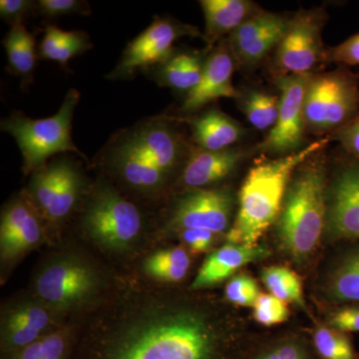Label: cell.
Wrapping results in <instances>:
<instances>
[{
	"label": "cell",
	"instance_id": "1",
	"mask_svg": "<svg viewBox=\"0 0 359 359\" xmlns=\"http://www.w3.org/2000/svg\"><path fill=\"white\" fill-rule=\"evenodd\" d=\"M252 346L237 316L185 299L88 337L74 359H245Z\"/></svg>",
	"mask_w": 359,
	"mask_h": 359
},
{
	"label": "cell",
	"instance_id": "2",
	"mask_svg": "<svg viewBox=\"0 0 359 359\" xmlns=\"http://www.w3.org/2000/svg\"><path fill=\"white\" fill-rule=\"evenodd\" d=\"M328 138L320 139L292 154L259 161L250 168L238 194V209L228 243L257 245L259 238L276 223L285 194L297 169L323 151Z\"/></svg>",
	"mask_w": 359,
	"mask_h": 359
},
{
	"label": "cell",
	"instance_id": "3",
	"mask_svg": "<svg viewBox=\"0 0 359 359\" xmlns=\"http://www.w3.org/2000/svg\"><path fill=\"white\" fill-rule=\"evenodd\" d=\"M321 152L295 171L276 219L280 250L299 264L313 256L325 233L328 181Z\"/></svg>",
	"mask_w": 359,
	"mask_h": 359
},
{
	"label": "cell",
	"instance_id": "4",
	"mask_svg": "<svg viewBox=\"0 0 359 359\" xmlns=\"http://www.w3.org/2000/svg\"><path fill=\"white\" fill-rule=\"evenodd\" d=\"M79 100V92L70 89L60 109L51 117L35 120L21 112H14L1 120V131L11 134L20 148L23 173L32 174L45 166L51 157L65 153H75L87 160L71 137L73 116Z\"/></svg>",
	"mask_w": 359,
	"mask_h": 359
},
{
	"label": "cell",
	"instance_id": "5",
	"mask_svg": "<svg viewBox=\"0 0 359 359\" xmlns=\"http://www.w3.org/2000/svg\"><path fill=\"white\" fill-rule=\"evenodd\" d=\"M358 113V75L344 68L313 75L304 99L306 130L314 134L339 131Z\"/></svg>",
	"mask_w": 359,
	"mask_h": 359
},
{
	"label": "cell",
	"instance_id": "6",
	"mask_svg": "<svg viewBox=\"0 0 359 359\" xmlns=\"http://www.w3.org/2000/svg\"><path fill=\"white\" fill-rule=\"evenodd\" d=\"M85 233L97 244L109 250H124L140 235L143 218L131 201L105 182L89 194L82 214Z\"/></svg>",
	"mask_w": 359,
	"mask_h": 359
},
{
	"label": "cell",
	"instance_id": "7",
	"mask_svg": "<svg viewBox=\"0 0 359 359\" xmlns=\"http://www.w3.org/2000/svg\"><path fill=\"white\" fill-rule=\"evenodd\" d=\"M84 187L83 175L76 163L67 156H57L33 172L25 194L42 219L60 223L76 209Z\"/></svg>",
	"mask_w": 359,
	"mask_h": 359
},
{
	"label": "cell",
	"instance_id": "8",
	"mask_svg": "<svg viewBox=\"0 0 359 359\" xmlns=\"http://www.w3.org/2000/svg\"><path fill=\"white\" fill-rule=\"evenodd\" d=\"M199 30L167 18H155L154 21L130 41L123 51L122 57L108 79H130L137 71H147L171 57L174 43L180 37L198 36Z\"/></svg>",
	"mask_w": 359,
	"mask_h": 359
},
{
	"label": "cell",
	"instance_id": "9",
	"mask_svg": "<svg viewBox=\"0 0 359 359\" xmlns=\"http://www.w3.org/2000/svg\"><path fill=\"white\" fill-rule=\"evenodd\" d=\"M97 287V276L84 262L71 257L47 264L37 276L35 292L47 306L70 309L92 297Z\"/></svg>",
	"mask_w": 359,
	"mask_h": 359
},
{
	"label": "cell",
	"instance_id": "10",
	"mask_svg": "<svg viewBox=\"0 0 359 359\" xmlns=\"http://www.w3.org/2000/svg\"><path fill=\"white\" fill-rule=\"evenodd\" d=\"M313 75H283L280 78L278 121L262 144V150L285 156L301 150L306 131L304 99Z\"/></svg>",
	"mask_w": 359,
	"mask_h": 359
},
{
	"label": "cell",
	"instance_id": "11",
	"mask_svg": "<svg viewBox=\"0 0 359 359\" xmlns=\"http://www.w3.org/2000/svg\"><path fill=\"white\" fill-rule=\"evenodd\" d=\"M325 18L320 11H302L290 20L289 29L278 48L276 62L285 75L313 74L327 59L321 32Z\"/></svg>",
	"mask_w": 359,
	"mask_h": 359
},
{
	"label": "cell",
	"instance_id": "12",
	"mask_svg": "<svg viewBox=\"0 0 359 359\" xmlns=\"http://www.w3.org/2000/svg\"><path fill=\"white\" fill-rule=\"evenodd\" d=\"M233 198L221 189H193L177 200L169 224L175 230L201 229L223 235L230 231Z\"/></svg>",
	"mask_w": 359,
	"mask_h": 359
},
{
	"label": "cell",
	"instance_id": "13",
	"mask_svg": "<svg viewBox=\"0 0 359 359\" xmlns=\"http://www.w3.org/2000/svg\"><path fill=\"white\" fill-rule=\"evenodd\" d=\"M325 236L359 240V160L348 161L327 182Z\"/></svg>",
	"mask_w": 359,
	"mask_h": 359
},
{
	"label": "cell",
	"instance_id": "14",
	"mask_svg": "<svg viewBox=\"0 0 359 359\" xmlns=\"http://www.w3.org/2000/svg\"><path fill=\"white\" fill-rule=\"evenodd\" d=\"M123 134L138 149L142 155L168 177L182 167L190 157L183 137L167 118H152Z\"/></svg>",
	"mask_w": 359,
	"mask_h": 359
},
{
	"label": "cell",
	"instance_id": "15",
	"mask_svg": "<svg viewBox=\"0 0 359 359\" xmlns=\"http://www.w3.org/2000/svg\"><path fill=\"white\" fill-rule=\"evenodd\" d=\"M290 23L280 14L257 11L229 36L233 58L243 66L259 65L269 52L278 48Z\"/></svg>",
	"mask_w": 359,
	"mask_h": 359
},
{
	"label": "cell",
	"instance_id": "16",
	"mask_svg": "<svg viewBox=\"0 0 359 359\" xmlns=\"http://www.w3.org/2000/svg\"><path fill=\"white\" fill-rule=\"evenodd\" d=\"M98 157L108 171L130 188L140 192L160 190L169 178L159 168L149 162L123 132L111 139Z\"/></svg>",
	"mask_w": 359,
	"mask_h": 359
},
{
	"label": "cell",
	"instance_id": "17",
	"mask_svg": "<svg viewBox=\"0 0 359 359\" xmlns=\"http://www.w3.org/2000/svg\"><path fill=\"white\" fill-rule=\"evenodd\" d=\"M41 219L25 193L6 205L0 223L2 261H14L42 242L44 233Z\"/></svg>",
	"mask_w": 359,
	"mask_h": 359
},
{
	"label": "cell",
	"instance_id": "18",
	"mask_svg": "<svg viewBox=\"0 0 359 359\" xmlns=\"http://www.w3.org/2000/svg\"><path fill=\"white\" fill-rule=\"evenodd\" d=\"M235 58L228 40L221 42L205 59L204 70L199 84L187 94L182 104L183 113H193L219 98H238V93L233 85Z\"/></svg>",
	"mask_w": 359,
	"mask_h": 359
},
{
	"label": "cell",
	"instance_id": "19",
	"mask_svg": "<svg viewBox=\"0 0 359 359\" xmlns=\"http://www.w3.org/2000/svg\"><path fill=\"white\" fill-rule=\"evenodd\" d=\"M271 255L263 245L228 244L208 256L194 278L191 290L209 289L235 276L238 269Z\"/></svg>",
	"mask_w": 359,
	"mask_h": 359
},
{
	"label": "cell",
	"instance_id": "20",
	"mask_svg": "<svg viewBox=\"0 0 359 359\" xmlns=\"http://www.w3.org/2000/svg\"><path fill=\"white\" fill-rule=\"evenodd\" d=\"M245 155L244 151L237 148L222 151L195 149L182 170L181 183L189 190L208 189L233 174Z\"/></svg>",
	"mask_w": 359,
	"mask_h": 359
},
{
	"label": "cell",
	"instance_id": "21",
	"mask_svg": "<svg viewBox=\"0 0 359 359\" xmlns=\"http://www.w3.org/2000/svg\"><path fill=\"white\" fill-rule=\"evenodd\" d=\"M51 314L41 304L25 302L7 314L2 327L1 348L4 355L29 346L49 334Z\"/></svg>",
	"mask_w": 359,
	"mask_h": 359
},
{
	"label": "cell",
	"instance_id": "22",
	"mask_svg": "<svg viewBox=\"0 0 359 359\" xmlns=\"http://www.w3.org/2000/svg\"><path fill=\"white\" fill-rule=\"evenodd\" d=\"M200 6L205 16L204 39L211 50L224 35L230 36L259 11L256 4L248 0H201Z\"/></svg>",
	"mask_w": 359,
	"mask_h": 359
},
{
	"label": "cell",
	"instance_id": "23",
	"mask_svg": "<svg viewBox=\"0 0 359 359\" xmlns=\"http://www.w3.org/2000/svg\"><path fill=\"white\" fill-rule=\"evenodd\" d=\"M205 59L197 52L174 51L166 61L148 69V75L160 86L188 94L199 84Z\"/></svg>",
	"mask_w": 359,
	"mask_h": 359
},
{
	"label": "cell",
	"instance_id": "24",
	"mask_svg": "<svg viewBox=\"0 0 359 359\" xmlns=\"http://www.w3.org/2000/svg\"><path fill=\"white\" fill-rule=\"evenodd\" d=\"M191 128L196 145L205 151L231 148L243 135L238 123L219 109H210L194 118Z\"/></svg>",
	"mask_w": 359,
	"mask_h": 359
},
{
	"label": "cell",
	"instance_id": "25",
	"mask_svg": "<svg viewBox=\"0 0 359 359\" xmlns=\"http://www.w3.org/2000/svg\"><path fill=\"white\" fill-rule=\"evenodd\" d=\"M92 48L88 33L82 30L65 32L57 26L49 25L45 28L39 45V58L57 62L66 69L71 59Z\"/></svg>",
	"mask_w": 359,
	"mask_h": 359
},
{
	"label": "cell",
	"instance_id": "26",
	"mask_svg": "<svg viewBox=\"0 0 359 359\" xmlns=\"http://www.w3.org/2000/svg\"><path fill=\"white\" fill-rule=\"evenodd\" d=\"M4 46L8 59V70L20 78L22 85L29 86L39 59L34 35L26 29L23 23L11 26L4 37Z\"/></svg>",
	"mask_w": 359,
	"mask_h": 359
},
{
	"label": "cell",
	"instance_id": "27",
	"mask_svg": "<svg viewBox=\"0 0 359 359\" xmlns=\"http://www.w3.org/2000/svg\"><path fill=\"white\" fill-rule=\"evenodd\" d=\"M325 294L337 304L359 302V250L347 255L325 283Z\"/></svg>",
	"mask_w": 359,
	"mask_h": 359
},
{
	"label": "cell",
	"instance_id": "28",
	"mask_svg": "<svg viewBox=\"0 0 359 359\" xmlns=\"http://www.w3.org/2000/svg\"><path fill=\"white\" fill-rule=\"evenodd\" d=\"M245 359H320L313 344L299 334L278 335L252 344Z\"/></svg>",
	"mask_w": 359,
	"mask_h": 359
},
{
	"label": "cell",
	"instance_id": "29",
	"mask_svg": "<svg viewBox=\"0 0 359 359\" xmlns=\"http://www.w3.org/2000/svg\"><path fill=\"white\" fill-rule=\"evenodd\" d=\"M190 268L191 257L182 247L159 250L144 263V271L149 276L165 283L181 282Z\"/></svg>",
	"mask_w": 359,
	"mask_h": 359
},
{
	"label": "cell",
	"instance_id": "30",
	"mask_svg": "<svg viewBox=\"0 0 359 359\" xmlns=\"http://www.w3.org/2000/svg\"><path fill=\"white\" fill-rule=\"evenodd\" d=\"M261 278L269 294L287 304L306 309L301 278L294 271L287 266H271L262 271Z\"/></svg>",
	"mask_w": 359,
	"mask_h": 359
},
{
	"label": "cell",
	"instance_id": "31",
	"mask_svg": "<svg viewBox=\"0 0 359 359\" xmlns=\"http://www.w3.org/2000/svg\"><path fill=\"white\" fill-rule=\"evenodd\" d=\"M71 339L67 330L45 334L29 346L4 355V359H70Z\"/></svg>",
	"mask_w": 359,
	"mask_h": 359
},
{
	"label": "cell",
	"instance_id": "32",
	"mask_svg": "<svg viewBox=\"0 0 359 359\" xmlns=\"http://www.w3.org/2000/svg\"><path fill=\"white\" fill-rule=\"evenodd\" d=\"M311 344L320 359H356L355 351L348 337L330 325H316Z\"/></svg>",
	"mask_w": 359,
	"mask_h": 359
},
{
	"label": "cell",
	"instance_id": "33",
	"mask_svg": "<svg viewBox=\"0 0 359 359\" xmlns=\"http://www.w3.org/2000/svg\"><path fill=\"white\" fill-rule=\"evenodd\" d=\"M244 111L250 124L257 130L271 129L278 121L280 97L266 92L255 91L243 101Z\"/></svg>",
	"mask_w": 359,
	"mask_h": 359
},
{
	"label": "cell",
	"instance_id": "34",
	"mask_svg": "<svg viewBox=\"0 0 359 359\" xmlns=\"http://www.w3.org/2000/svg\"><path fill=\"white\" fill-rule=\"evenodd\" d=\"M259 294L261 292L257 280L245 273L231 276L224 287L226 302L236 306L254 308Z\"/></svg>",
	"mask_w": 359,
	"mask_h": 359
},
{
	"label": "cell",
	"instance_id": "35",
	"mask_svg": "<svg viewBox=\"0 0 359 359\" xmlns=\"http://www.w3.org/2000/svg\"><path fill=\"white\" fill-rule=\"evenodd\" d=\"M254 320L264 327H273L289 320L290 309L287 302L271 294L261 292L254 306Z\"/></svg>",
	"mask_w": 359,
	"mask_h": 359
},
{
	"label": "cell",
	"instance_id": "36",
	"mask_svg": "<svg viewBox=\"0 0 359 359\" xmlns=\"http://www.w3.org/2000/svg\"><path fill=\"white\" fill-rule=\"evenodd\" d=\"M47 18H56L71 14L90 15L92 13L89 2L82 0H39L36 1L35 13Z\"/></svg>",
	"mask_w": 359,
	"mask_h": 359
},
{
	"label": "cell",
	"instance_id": "37",
	"mask_svg": "<svg viewBox=\"0 0 359 359\" xmlns=\"http://www.w3.org/2000/svg\"><path fill=\"white\" fill-rule=\"evenodd\" d=\"M36 2L29 0H1L0 1V16L1 20L11 26L22 25L23 20L34 13Z\"/></svg>",
	"mask_w": 359,
	"mask_h": 359
},
{
	"label": "cell",
	"instance_id": "38",
	"mask_svg": "<svg viewBox=\"0 0 359 359\" xmlns=\"http://www.w3.org/2000/svg\"><path fill=\"white\" fill-rule=\"evenodd\" d=\"M327 60L347 66L359 65V33L327 51Z\"/></svg>",
	"mask_w": 359,
	"mask_h": 359
},
{
	"label": "cell",
	"instance_id": "39",
	"mask_svg": "<svg viewBox=\"0 0 359 359\" xmlns=\"http://www.w3.org/2000/svg\"><path fill=\"white\" fill-rule=\"evenodd\" d=\"M328 325L344 332H359V306L337 309L328 318Z\"/></svg>",
	"mask_w": 359,
	"mask_h": 359
},
{
	"label": "cell",
	"instance_id": "40",
	"mask_svg": "<svg viewBox=\"0 0 359 359\" xmlns=\"http://www.w3.org/2000/svg\"><path fill=\"white\" fill-rule=\"evenodd\" d=\"M218 236L212 231L201 230V229H188L181 231V238L191 252L195 254L207 252L211 249L215 240Z\"/></svg>",
	"mask_w": 359,
	"mask_h": 359
},
{
	"label": "cell",
	"instance_id": "41",
	"mask_svg": "<svg viewBox=\"0 0 359 359\" xmlns=\"http://www.w3.org/2000/svg\"><path fill=\"white\" fill-rule=\"evenodd\" d=\"M337 138L347 152L359 160V115L337 131Z\"/></svg>",
	"mask_w": 359,
	"mask_h": 359
}]
</instances>
